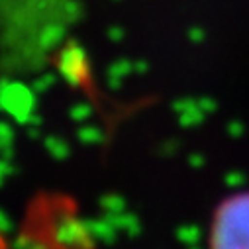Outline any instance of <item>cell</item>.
Returning <instances> with one entry per match:
<instances>
[{
  "mask_svg": "<svg viewBox=\"0 0 249 249\" xmlns=\"http://www.w3.org/2000/svg\"><path fill=\"white\" fill-rule=\"evenodd\" d=\"M208 249H249V193L228 198L214 212Z\"/></svg>",
  "mask_w": 249,
  "mask_h": 249,
  "instance_id": "1",
  "label": "cell"
}]
</instances>
